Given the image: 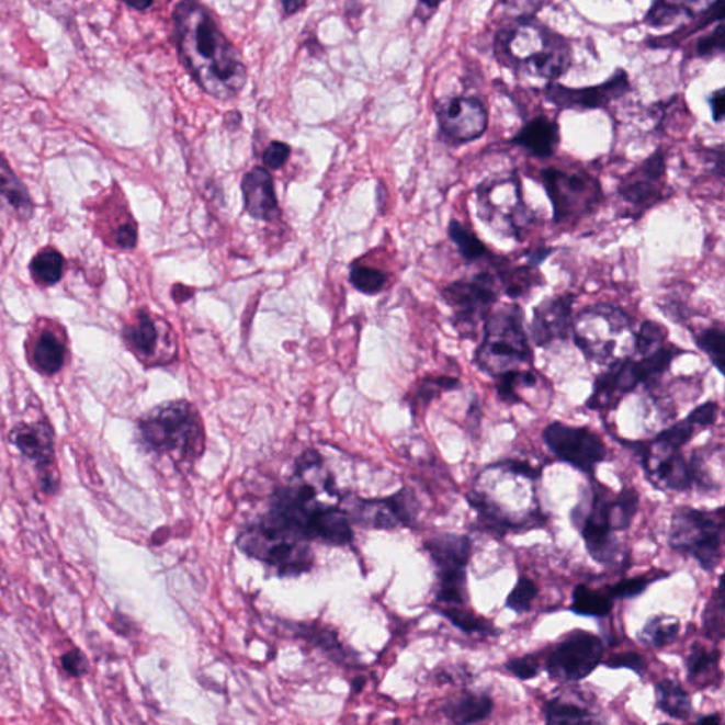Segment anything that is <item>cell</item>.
Wrapping results in <instances>:
<instances>
[{
    "label": "cell",
    "instance_id": "b9f144b4",
    "mask_svg": "<svg viewBox=\"0 0 725 725\" xmlns=\"http://www.w3.org/2000/svg\"><path fill=\"white\" fill-rule=\"evenodd\" d=\"M539 596V588L536 582L530 580L528 577L519 578L512 592L509 593L506 600V607L516 612V614H524L532 610L533 601Z\"/></svg>",
    "mask_w": 725,
    "mask_h": 725
},
{
    "label": "cell",
    "instance_id": "db71d44e",
    "mask_svg": "<svg viewBox=\"0 0 725 725\" xmlns=\"http://www.w3.org/2000/svg\"><path fill=\"white\" fill-rule=\"evenodd\" d=\"M115 246L123 248V250H133L138 241V233H136L135 224L125 223L123 226L116 228L114 233Z\"/></svg>",
    "mask_w": 725,
    "mask_h": 725
},
{
    "label": "cell",
    "instance_id": "8d00e7d4",
    "mask_svg": "<svg viewBox=\"0 0 725 725\" xmlns=\"http://www.w3.org/2000/svg\"><path fill=\"white\" fill-rule=\"evenodd\" d=\"M441 615H444L452 625L457 630L465 632V634H482L498 636L500 631L496 630L489 621L484 620L478 615L472 614L469 611L461 610L460 607H450L441 610Z\"/></svg>",
    "mask_w": 725,
    "mask_h": 725
},
{
    "label": "cell",
    "instance_id": "f907efd6",
    "mask_svg": "<svg viewBox=\"0 0 725 725\" xmlns=\"http://www.w3.org/2000/svg\"><path fill=\"white\" fill-rule=\"evenodd\" d=\"M63 669L72 678H81L89 671V660L79 649L68 652L61 659Z\"/></svg>",
    "mask_w": 725,
    "mask_h": 725
},
{
    "label": "cell",
    "instance_id": "11a10c76",
    "mask_svg": "<svg viewBox=\"0 0 725 725\" xmlns=\"http://www.w3.org/2000/svg\"><path fill=\"white\" fill-rule=\"evenodd\" d=\"M500 466H502L506 472H509V474L522 476V478L532 480L539 478L540 474H542L539 468H534V466L525 461L508 460L505 461L503 464H500Z\"/></svg>",
    "mask_w": 725,
    "mask_h": 725
},
{
    "label": "cell",
    "instance_id": "4dcf8cb0",
    "mask_svg": "<svg viewBox=\"0 0 725 725\" xmlns=\"http://www.w3.org/2000/svg\"><path fill=\"white\" fill-rule=\"evenodd\" d=\"M448 237L454 242L466 264H475L480 260H488L490 264L494 261L495 256L490 254L485 242L480 241L471 228L464 226L461 222L454 220V218L448 224Z\"/></svg>",
    "mask_w": 725,
    "mask_h": 725
},
{
    "label": "cell",
    "instance_id": "8fae6325",
    "mask_svg": "<svg viewBox=\"0 0 725 725\" xmlns=\"http://www.w3.org/2000/svg\"><path fill=\"white\" fill-rule=\"evenodd\" d=\"M426 548L437 567V601L464 607L468 601L466 567L471 558V540L461 534L442 533L428 540Z\"/></svg>",
    "mask_w": 725,
    "mask_h": 725
},
{
    "label": "cell",
    "instance_id": "60d3db41",
    "mask_svg": "<svg viewBox=\"0 0 725 725\" xmlns=\"http://www.w3.org/2000/svg\"><path fill=\"white\" fill-rule=\"evenodd\" d=\"M666 335L668 333H666L664 326L646 320L635 333L636 352L642 354V358L656 352V350L665 347Z\"/></svg>",
    "mask_w": 725,
    "mask_h": 725
},
{
    "label": "cell",
    "instance_id": "ee69618b",
    "mask_svg": "<svg viewBox=\"0 0 725 725\" xmlns=\"http://www.w3.org/2000/svg\"><path fill=\"white\" fill-rule=\"evenodd\" d=\"M656 580H659V577L642 576L627 578V580H622L616 582L615 586L608 588V596H610L612 600H631V598H636L639 597L641 593H644L646 588Z\"/></svg>",
    "mask_w": 725,
    "mask_h": 725
},
{
    "label": "cell",
    "instance_id": "4fadbf2b",
    "mask_svg": "<svg viewBox=\"0 0 725 725\" xmlns=\"http://www.w3.org/2000/svg\"><path fill=\"white\" fill-rule=\"evenodd\" d=\"M435 115L442 139L450 145L474 143L488 131V109L476 97H445L437 102Z\"/></svg>",
    "mask_w": 725,
    "mask_h": 725
},
{
    "label": "cell",
    "instance_id": "83f0119b",
    "mask_svg": "<svg viewBox=\"0 0 725 725\" xmlns=\"http://www.w3.org/2000/svg\"><path fill=\"white\" fill-rule=\"evenodd\" d=\"M543 713L546 725H607V718L602 715L563 699L548 700Z\"/></svg>",
    "mask_w": 725,
    "mask_h": 725
},
{
    "label": "cell",
    "instance_id": "8992f818",
    "mask_svg": "<svg viewBox=\"0 0 725 725\" xmlns=\"http://www.w3.org/2000/svg\"><path fill=\"white\" fill-rule=\"evenodd\" d=\"M478 217L491 230L522 241L534 224V213L525 204L522 183L516 177L486 179L475 190Z\"/></svg>",
    "mask_w": 725,
    "mask_h": 725
},
{
    "label": "cell",
    "instance_id": "d4e9b609",
    "mask_svg": "<svg viewBox=\"0 0 725 725\" xmlns=\"http://www.w3.org/2000/svg\"><path fill=\"white\" fill-rule=\"evenodd\" d=\"M494 712V700L485 693L462 692L448 700L442 713L455 725H472L484 722Z\"/></svg>",
    "mask_w": 725,
    "mask_h": 725
},
{
    "label": "cell",
    "instance_id": "f1b7e54d",
    "mask_svg": "<svg viewBox=\"0 0 725 725\" xmlns=\"http://www.w3.org/2000/svg\"><path fill=\"white\" fill-rule=\"evenodd\" d=\"M656 707L675 720H688L693 712L690 694L679 681L665 679L655 686Z\"/></svg>",
    "mask_w": 725,
    "mask_h": 725
},
{
    "label": "cell",
    "instance_id": "cb8c5ba5",
    "mask_svg": "<svg viewBox=\"0 0 725 725\" xmlns=\"http://www.w3.org/2000/svg\"><path fill=\"white\" fill-rule=\"evenodd\" d=\"M11 441L24 456L36 462L38 468H48L55 462V435L43 422L23 424L11 432Z\"/></svg>",
    "mask_w": 725,
    "mask_h": 725
},
{
    "label": "cell",
    "instance_id": "d590c367",
    "mask_svg": "<svg viewBox=\"0 0 725 725\" xmlns=\"http://www.w3.org/2000/svg\"><path fill=\"white\" fill-rule=\"evenodd\" d=\"M692 7L688 3L655 2L645 16L647 26L660 29L670 26L681 19H693Z\"/></svg>",
    "mask_w": 725,
    "mask_h": 725
},
{
    "label": "cell",
    "instance_id": "6f0895ef",
    "mask_svg": "<svg viewBox=\"0 0 725 725\" xmlns=\"http://www.w3.org/2000/svg\"><path fill=\"white\" fill-rule=\"evenodd\" d=\"M553 248H537V250L530 251L528 256L529 260V265L534 267V269H537L540 264H543L544 260L548 256L553 254Z\"/></svg>",
    "mask_w": 725,
    "mask_h": 725
},
{
    "label": "cell",
    "instance_id": "7dc6e473",
    "mask_svg": "<svg viewBox=\"0 0 725 725\" xmlns=\"http://www.w3.org/2000/svg\"><path fill=\"white\" fill-rule=\"evenodd\" d=\"M602 665L608 669H627L635 671L637 676H644L647 670V664L644 656L636 654V652H624L611 656L610 659L602 661Z\"/></svg>",
    "mask_w": 725,
    "mask_h": 725
},
{
    "label": "cell",
    "instance_id": "681fc988",
    "mask_svg": "<svg viewBox=\"0 0 725 725\" xmlns=\"http://www.w3.org/2000/svg\"><path fill=\"white\" fill-rule=\"evenodd\" d=\"M505 668L510 671L520 680H530L537 678L540 673V665L533 656H524V658H514L506 661Z\"/></svg>",
    "mask_w": 725,
    "mask_h": 725
},
{
    "label": "cell",
    "instance_id": "484cf974",
    "mask_svg": "<svg viewBox=\"0 0 725 725\" xmlns=\"http://www.w3.org/2000/svg\"><path fill=\"white\" fill-rule=\"evenodd\" d=\"M125 342L140 359L154 360L159 354L160 332L146 313H139L136 322L124 330Z\"/></svg>",
    "mask_w": 725,
    "mask_h": 725
},
{
    "label": "cell",
    "instance_id": "30bf717a",
    "mask_svg": "<svg viewBox=\"0 0 725 725\" xmlns=\"http://www.w3.org/2000/svg\"><path fill=\"white\" fill-rule=\"evenodd\" d=\"M500 282L495 272L482 271L471 279L452 282L442 290V298L454 310V325L462 336L472 338L485 324L499 301Z\"/></svg>",
    "mask_w": 725,
    "mask_h": 725
},
{
    "label": "cell",
    "instance_id": "ac0fdd59",
    "mask_svg": "<svg viewBox=\"0 0 725 725\" xmlns=\"http://www.w3.org/2000/svg\"><path fill=\"white\" fill-rule=\"evenodd\" d=\"M631 90L630 76L624 68H618L614 76L602 84L573 89L563 84H548L544 97L550 104L562 110H601L622 99Z\"/></svg>",
    "mask_w": 725,
    "mask_h": 725
},
{
    "label": "cell",
    "instance_id": "ab89813d",
    "mask_svg": "<svg viewBox=\"0 0 725 725\" xmlns=\"http://www.w3.org/2000/svg\"><path fill=\"white\" fill-rule=\"evenodd\" d=\"M718 650H707L703 645L694 644L690 647V654L686 659V668H688V678L690 681H695L707 673L709 670L715 668L720 660Z\"/></svg>",
    "mask_w": 725,
    "mask_h": 725
},
{
    "label": "cell",
    "instance_id": "9a60e30c",
    "mask_svg": "<svg viewBox=\"0 0 725 725\" xmlns=\"http://www.w3.org/2000/svg\"><path fill=\"white\" fill-rule=\"evenodd\" d=\"M543 440L558 460L567 462L584 474L593 475V471L607 457V446L602 438L586 427L552 422L544 430Z\"/></svg>",
    "mask_w": 725,
    "mask_h": 725
},
{
    "label": "cell",
    "instance_id": "c3c4849f",
    "mask_svg": "<svg viewBox=\"0 0 725 725\" xmlns=\"http://www.w3.org/2000/svg\"><path fill=\"white\" fill-rule=\"evenodd\" d=\"M460 387V380L454 377H440L426 380L418 390V401L428 404L442 392H451Z\"/></svg>",
    "mask_w": 725,
    "mask_h": 725
},
{
    "label": "cell",
    "instance_id": "6da1fadb",
    "mask_svg": "<svg viewBox=\"0 0 725 725\" xmlns=\"http://www.w3.org/2000/svg\"><path fill=\"white\" fill-rule=\"evenodd\" d=\"M174 42L190 75L217 100L235 99L245 89L246 66L236 47L196 2H180L173 12Z\"/></svg>",
    "mask_w": 725,
    "mask_h": 725
},
{
    "label": "cell",
    "instance_id": "bcb514c9",
    "mask_svg": "<svg viewBox=\"0 0 725 725\" xmlns=\"http://www.w3.org/2000/svg\"><path fill=\"white\" fill-rule=\"evenodd\" d=\"M724 53V26L718 23L715 31L707 36L700 37L695 43V55L700 58H713Z\"/></svg>",
    "mask_w": 725,
    "mask_h": 725
},
{
    "label": "cell",
    "instance_id": "e0dca14e",
    "mask_svg": "<svg viewBox=\"0 0 725 725\" xmlns=\"http://www.w3.org/2000/svg\"><path fill=\"white\" fill-rule=\"evenodd\" d=\"M618 194L631 206L647 211L668 199V163L664 150H655L622 178Z\"/></svg>",
    "mask_w": 725,
    "mask_h": 725
},
{
    "label": "cell",
    "instance_id": "5b68a950",
    "mask_svg": "<svg viewBox=\"0 0 725 725\" xmlns=\"http://www.w3.org/2000/svg\"><path fill=\"white\" fill-rule=\"evenodd\" d=\"M524 314L518 304L502 305L491 310L484 324V340L476 350L475 363L482 372L498 378L500 374L519 370V364L532 360Z\"/></svg>",
    "mask_w": 725,
    "mask_h": 725
},
{
    "label": "cell",
    "instance_id": "91938a15",
    "mask_svg": "<svg viewBox=\"0 0 725 725\" xmlns=\"http://www.w3.org/2000/svg\"><path fill=\"white\" fill-rule=\"evenodd\" d=\"M282 4H284V8H285L286 13H295V12H298V9H301L302 7H304L305 3H301V2H284V3H282Z\"/></svg>",
    "mask_w": 725,
    "mask_h": 725
},
{
    "label": "cell",
    "instance_id": "94428289",
    "mask_svg": "<svg viewBox=\"0 0 725 725\" xmlns=\"http://www.w3.org/2000/svg\"><path fill=\"white\" fill-rule=\"evenodd\" d=\"M126 4H128V7L131 8H135V9H139V11H144V9L149 8L150 4L152 3L145 2V3H126Z\"/></svg>",
    "mask_w": 725,
    "mask_h": 725
},
{
    "label": "cell",
    "instance_id": "5bb4252c",
    "mask_svg": "<svg viewBox=\"0 0 725 725\" xmlns=\"http://www.w3.org/2000/svg\"><path fill=\"white\" fill-rule=\"evenodd\" d=\"M602 656L601 637L586 631L573 632L548 655L546 670L554 680L580 681L602 664Z\"/></svg>",
    "mask_w": 725,
    "mask_h": 725
},
{
    "label": "cell",
    "instance_id": "7a4b0ae2",
    "mask_svg": "<svg viewBox=\"0 0 725 725\" xmlns=\"http://www.w3.org/2000/svg\"><path fill=\"white\" fill-rule=\"evenodd\" d=\"M495 50L503 65L548 84L562 79L573 65V50L566 38L532 14L503 27L496 36Z\"/></svg>",
    "mask_w": 725,
    "mask_h": 725
},
{
    "label": "cell",
    "instance_id": "7402d4cb",
    "mask_svg": "<svg viewBox=\"0 0 725 725\" xmlns=\"http://www.w3.org/2000/svg\"><path fill=\"white\" fill-rule=\"evenodd\" d=\"M559 140V125L548 116L540 115L525 123L513 136L512 144L524 149L530 157L548 159L556 155Z\"/></svg>",
    "mask_w": 725,
    "mask_h": 725
},
{
    "label": "cell",
    "instance_id": "836d02e7",
    "mask_svg": "<svg viewBox=\"0 0 725 725\" xmlns=\"http://www.w3.org/2000/svg\"><path fill=\"white\" fill-rule=\"evenodd\" d=\"M637 509H639V494L634 488L624 489L615 498L608 499V519L612 532L630 529Z\"/></svg>",
    "mask_w": 725,
    "mask_h": 725
},
{
    "label": "cell",
    "instance_id": "52a82bcc",
    "mask_svg": "<svg viewBox=\"0 0 725 725\" xmlns=\"http://www.w3.org/2000/svg\"><path fill=\"white\" fill-rule=\"evenodd\" d=\"M540 180L553 206V220L563 224L582 220L605 201L600 180L586 170L546 168Z\"/></svg>",
    "mask_w": 725,
    "mask_h": 725
},
{
    "label": "cell",
    "instance_id": "4316f807",
    "mask_svg": "<svg viewBox=\"0 0 725 725\" xmlns=\"http://www.w3.org/2000/svg\"><path fill=\"white\" fill-rule=\"evenodd\" d=\"M0 196L11 204L13 211L23 220H29L33 216L34 206L31 194L2 154H0Z\"/></svg>",
    "mask_w": 725,
    "mask_h": 725
},
{
    "label": "cell",
    "instance_id": "f6af8a7d",
    "mask_svg": "<svg viewBox=\"0 0 725 725\" xmlns=\"http://www.w3.org/2000/svg\"><path fill=\"white\" fill-rule=\"evenodd\" d=\"M712 607L714 611L707 610L704 612V631L707 636H718L720 639L723 637V621L717 620V615H723L724 612V598H723V582L720 580L718 591L713 597Z\"/></svg>",
    "mask_w": 725,
    "mask_h": 725
},
{
    "label": "cell",
    "instance_id": "9f6ffc18",
    "mask_svg": "<svg viewBox=\"0 0 725 725\" xmlns=\"http://www.w3.org/2000/svg\"><path fill=\"white\" fill-rule=\"evenodd\" d=\"M709 106L710 110H712L714 123L717 124L723 123L724 111H725V99H724L723 89L714 91L713 94L710 95Z\"/></svg>",
    "mask_w": 725,
    "mask_h": 725
},
{
    "label": "cell",
    "instance_id": "7bdbcfd3",
    "mask_svg": "<svg viewBox=\"0 0 725 725\" xmlns=\"http://www.w3.org/2000/svg\"><path fill=\"white\" fill-rule=\"evenodd\" d=\"M350 281L363 294H377L386 285L387 275L370 267L354 265L350 272Z\"/></svg>",
    "mask_w": 725,
    "mask_h": 725
},
{
    "label": "cell",
    "instance_id": "d6a6232c",
    "mask_svg": "<svg viewBox=\"0 0 725 725\" xmlns=\"http://www.w3.org/2000/svg\"><path fill=\"white\" fill-rule=\"evenodd\" d=\"M680 622L675 616H652L642 627L637 639L641 644L652 647H665L678 639Z\"/></svg>",
    "mask_w": 725,
    "mask_h": 725
},
{
    "label": "cell",
    "instance_id": "d6986e66",
    "mask_svg": "<svg viewBox=\"0 0 725 725\" xmlns=\"http://www.w3.org/2000/svg\"><path fill=\"white\" fill-rule=\"evenodd\" d=\"M576 296L563 294L544 299L533 310L530 336L539 348L566 340L571 328L573 306Z\"/></svg>",
    "mask_w": 725,
    "mask_h": 725
},
{
    "label": "cell",
    "instance_id": "816d5d0a",
    "mask_svg": "<svg viewBox=\"0 0 725 725\" xmlns=\"http://www.w3.org/2000/svg\"><path fill=\"white\" fill-rule=\"evenodd\" d=\"M718 416V404L715 401H707L695 408L688 417L690 421L698 428H705L713 426L715 418Z\"/></svg>",
    "mask_w": 725,
    "mask_h": 725
},
{
    "label": "cell",
    "instance_id": "2e32d148",
    "mask_svg": "<svg viewBox=\"0 0 725 725\" xmlns=\"http://www.w3.org/2000/svg\"><path fill=\"white\" fill-rule=\"evenodd\" d=\"M608 499L601 490H592L587 509L578 505L571 514L574 524L581 530L588 553L603 566L614 563L620 554V543L608 519Z\"/></svg>",
    "mask_w": 725,
    "mask_h": 725
},
{
    "label": "cell",
    "instance_id": "7c38bea8",
    "mask_svg": "<svg viewBox=\"0 0 725 725\" xmlns=\"http://www.w3.org/2000/svg\"><path fill=\"white\" fill-rule=\"evenodd\" d=\"M573 328L574 340L587 359L605 363L614 354V338L634 328V320L625 310L602 304L582 309Z\"/></svg>",
    "mask_w": 725,
    "mask_h": 725
},
{
    "label": "cell",
    "instance_id": "e575fe53",
    "mask_svg": "<svg viewBox=\"0 0 725 725\" xmlns=\"http://www.w3.org/2000/svg\"><path fill=\"white\" fill-rule=\"evenodd\" d=\"M33 280L37 284L52 286L61 280L65 272V257L55 248H45L34 256L31 262Z\"/></svg>",
    "mask_w": 725,
    "mask_h": 725
},
{
    "label": "cell",
    "instance_id": "680465c9",
    "mask_svg": "<svg viewBox=\"0 0 725 725\" xmlns=\"http://www.w3.org/2000/svg\"><path fill=\"white\" fill-rule=\"evenodd\" d=\"M695 725H723V724L720 714H710V715H705V717L699 718V722L695 723Z\"/></svg>",
    "mask_w": 725,
    "mask_h": 725
},
{
    "label": "cell",
    "instance_id": "277c9868",
    "mask_svg": "<svg viewBox=\"0 0 725 725\" xmlns=\"http://www.w3.org/2000/svg\"><path fill=\"white\" fill-rule=\"evenodd\" d=\"M144 444L158 454L194 461L204 450V430L199 412L186 401L163 404L139 424Z\"/></svg>",
    "mask_w": 725,
    "mask_h": 725
},
{
    "label": "cell",
    "instance_id": "f5cc1de1",
    "mask_svg": "<svg viewBox=\"0 0 725 725\" xmlns=\"http://www.w3.org/2000/svg\"><path fill=\"white\" fill-rule=\"evenodd\" d=\"M291 155L290 146L284 143H272L264 154V163L270 169H281Z\"/></svg>",
    "mask_w": 725,
    "mask_h": 725
},
{
    "label": "cell",
    "instance_id": "74e56055",
    "mask_svg": "<svg viewBox=\"0 0 725 725\" xmlns=\"http://www.w3.org/2000/svg\"><path fill=\"white\" fill-rule=\"evenodd\" d=\"M536 384V376L532 372H523V370H512L506 372L498 377L496 390L500 400L505 403H520L518 394L519 387H532Z\"/></svg>",
    "mask_w": 725,
    "mask_h": 725
},
{
    "label": "cell",
    "instance_id": "3957f363",
    "mask_svg": "<svg viewBox=\"0 0 725 725\" xmlns=\"http://www.w3.org/2000/svg\"><path fill=\"white\" fill-rule=\"evenodd\" d=\"M309 540L274 509L238 539V546L281 577H296L313 568Z\"/></svg>",
    "mask_w": 725,
    "mask_h": 725
},
{
    "label": "cell",
    "instance_id": "6125c7cd",
    "mask_svg": "<svg viewBox=\"0 0 725 725\" xmlns=\"http://www.w3.org/2000/svg\"><path fill=\"white\" fill-rule=\"evenodd\" d=\"M659 725H671V724H668V723H661V724H659Z\"/></svg>",
    "mask_w": 725,
    "mask_h": 725
},
{
    "label": "cell",
    "instance_id": "ffe728a7",
    "mask_svg": "<svg viewBox=\"0 0 725 725\" xmlns=\"http://www.w3.org/2000/svg\"><path fill=\"white\" fill-rule=\"evenodd\" d=\"M418 513V502L411 490L403 489L392 498L364 500L359 506V522L374 529H396L410 525Z\"/></svg>",
    "mask_w": 725,
    "mask_h": 725
},
{
    "label": "cell",
    "instance_id": "9c48e42d",
    "mask_svg": "<svg viewBox=\"0 0 725 725\" xmlns=\"http://www.w3.org/2000/svg\"><path fill=\"white\" fill-rule=\"evenodd\" d=\"M679 353L680 350L673 347H661L639 360L632 358L615 360L610 369L597 377L587 407L592 410L611 407L616 398L631 393L641 383L665 373Z\"/></svg>",
    "mask_w": 725,
    "mask_h": 725
},
{
    "label": "cell",
    "instance_id": "f35d334b",
    "mask_svg": "<svg viewBox=\"0 0 725 725\" xmlns=\"http://www.w3.org/2000/svg\"><path fill=\"white\" fill-rule=\"evenodd\" d=\"M694 340L698 348L703 350L710 360H712L715 369H717L718 372H723L725 347L724 330L717 328V326H710V328H705L702 332L694 335Z\"/></svg>",
    "mask_w": 725,
    "mask_h": 725
},
{
    "label": "cell",
    "instance_id": "44dd1931",
    "mask_svg": "<svg viewBox=\"0 0 725 725\" xmlns=\"http://www.w3.org/2000/svg\"><path fill=\"white\" fill-rule=\"evenodd\" d=\"M246 211L250 216L262 222H274L280 217L279 201H276L274 180L269 170L252 169L242 179Z\"/></svg>",
    "mask_w": 725,
    "mask_h": 725
},
{
    "label": "cell",
    "instance_id": "603a6c76",
    "mask_svg": "<svg viewBox=\"0 0 725 725\" xmlns=\"http://www.w3.org/2000/svg\"><path fill=\"white\" fill-rule=\"evenodd\" d=\"M647 476L659 488L683 491L694 484L692 466L678 454H647L645 452Z\"/></svg>",
    "mask_w": 725,
    "mask_h": 725
},
{
    "label": "cell",
    "instance_id": "ba28073f",
    "mask_svg": "<svg viewBox=\"0 0 725 725\" xmlns=\"http://www.w3.org/2000/svg\"><path fill=\"white\" fill-rule=\"evenodd\" d=\"M670 546L698 559L705 571H713L722 559L723 509L680 508L671 516Z\"/></svg>",
    "mask_w": 725,
    "mask_h": 725
},
{
    "label": "cell",
    "instance_id": "1f68e13d",
    "mask_svg": "<svg viewBox=\"0 0 725 725\" xmlns=\"http://www.w3.org/2000/svg\"><path fill=\"white\" fill-rule=\"evenodd\" d=\"M614 610V600L601 591L591 590L587 586H577L573 591V602L569 611L581 616L603 618Z\"/></svg>",
    "mask_w": 725,
    "mask_h": 725
},
{
    "label": "cell",
    "instance_id": "f546056e",
    "mask_svg": "<svg viewBox=\"0 0 725 725\" xmlns=\"http://www.w3.org/2000/svg\"><path fill=\"white\" fill-rule=\"evenodd\" d=\"M33 364L38 372L55 374L65 366L66 348L53 330H43L33 347Z\"/></svg>",
    "mask_w": 725,
    "mask_h": 725
}]
</instances>
